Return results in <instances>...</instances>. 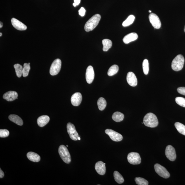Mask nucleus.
<instances>
[{"instance_id":"ea45409f","label":"nucleus","mask_w":185,"mask_h":185,"mask_svg":"<svg viewBox=\"0 0 185 185\" xmlns=\"http://www.w3.org/2000/svg\"><path fill=\"white\" fill-rule=\"evenodd\" d=\"M2 36V33L1 32L0 33V36Z\"/></svg>"},{"instance_id":"393cba45","label":"nucleus","mask_w":185,"mask_h":185,"mask_svg":"<svg viewBox=\"0 0 185 185\" xmlns=\"http://www.w3.org/2000/svg\"><path fill=\"white\" fill-rule=\"evenodd\" d=\"M119 70V67L117 65L114 64L111 66L109 69L108 71V75L109 76H112L115 75Z\"/></svg>"},{"instance_id":"20e7f679","label":"nucleus","mask_w":185,"mask_h":185,"mask_svg":"<svg viewBox=\"0 0 185 185\" xmlns=\"http://www.w3.org/2000/svg\"><path fill=\"white\" fill-rule=\"evenodd\" d=\"M58 152L61 158L66 164H69L71 162V157L67 148L64 145L59 147Z\"/></svg>"},{"instance_id":"ddd939ff","label":"nucleus","mask_w":185,"mask_h":185,"mask_svg":"<svg viewBox=\"0 0 185 185\" xmlns=\"http://www.w3.org/2000/svg\"><path fill=\"white\" fill-rule=\"evenodd\" d=\"M82 95L80 92H75L72 96L71 97V101L72 104L74 106H79L82 101Z\"/></svg>"},{"instance_id":"2eb2a0df","label":"nucleus","mask_w":185,"mask_h":185,"mask_svg":"<svg viewBox=\"0 0 185 185\" xmlns=\"http://www.w3.org/2000/svg\"><path fill=\"white\" fill-rule=\"evenodd\" d=\"M127 83L131 86L134 87L137 85L138 81L136 75L132 72L127 73Z\"/></svg>"},{"instance_id":"6e6552de","label":"nucleus","mask_w":185,"mask_h":185,"mask_svg":"<svg viewBox=\"0 0 185 185\" xmlns=\"http://www.w3.org/2000/svg\"><path fill=\"white\" fill-rule=\"evenodd\" d=\"M66 127L70 138L74 140H78L79 134L76 130L75 125L73 123H69L67 124Z\"/></svg>"},{"instance_id":"a211bd4d","label":"nucleus","mask_w":185,"mask_h":185,"mask_svg":"<svg viewBox=\"0 0 185 185\" xmlns=\"http://www.w3.org/2000/svg\"><path fill=\"white\" fill-rule=\"evenodd\" d=\"M138 35L136 33H131L127 34L124 37L123 41L125 44H127L131 42L135 41L137 39Z\"/></svg>"},{"instance_id":"c9c22d12","label":"nucleus","mask_w":185,"mask_h":185,"mask_svg":"<svg viewBox=\"0 0 185 185\" xmlns=\"http://www.w3.org/2000/svg\"><path fill=\"white\" fill-rule=\"evenodd\" d=\"M86 10H85L84 8L82 7L79 9V15L81 16H84L85 15V13H86Z\"/></svg>"},{"instance_id":"9d476101","label":"nucleus","mask_w":185,"mask_h":185,"mask_svg":"<svg viewBox=\"0 0 185 185\" xmlns=\"http://www.w3.org/2000/svg\"><path fill=\"white\" fill-rule=\"evenodd\" d=\"M149 19L151 25L155 29L160 28L161 26V23L160 18L156 14L153 13L150 14L149 16Z\"/></svg>"},{"instance_id":"58836bf2","label":"nucleus","mask_w":185,"mask_h":185,"mask_svg":"<svg viewBox=\"0 0 185 185\" xmlns=\"http://www.w3.org/2000/svg\"><path fill=\"white\" fill-rule=\"evenodd\" d=\"M3 26V23L1 22V23H0V28H1Z\"/></svg>"},{"instance_id":"f3484780","label":"nucleus","mask_w":185,"mask_h":185,"mask_svg":"<svg viewBox=\"0 0 185 185\" xmlns=\"http://www.w3.org/2000/svg\"><path fill=\"white\" fill-rule=\"evenodd\" d=\"M17 92L14 91H10L5 92L3 95V99L8 101H12L18 99Z\"/></svg>"},{"instance_id":"6ab92c4d","label":"nucleus","mask_w":185,"mask_h":185,"mask_svg":"<svg viewBox=\"0 0 185 185\" xmlns=\"http://www.w3.org/2000/svg\"><path fill=\"white\" fill-rule=\"evenodd\" d=\"M50 118L47 115H43L40 116L37 120V123L40 127H43L49 123Z\"/></svg>"},{"instance_id":"7ed1b4c3","label":"nucleus","mask_w":185,"mask_h":185,"mask_svg":"<svg viewBox=\"0 0 185 185\" xmlns=\"http://www.w3.org/2000/svg\"><path fill=\"white\" fill-rule=\"evenodd\" d=\"M184 58L182 55H177L172 61V69L174 71H178L182 69L184 67Z\"/></svg>"},{"instance_id":"b1692460","label":"nucleus","mask_w":185,"mask_h":185,"mask_svg":"<svg viewBox=\"0 0 185 185\" xmlns=\"http://www.w3.org/2000/svg\"><path fill=\"white\" fill-rule=\"evenodd\" d=\"M107 102L104 98L100 97L97 101V105L99 110H103L106 106Z\"/></svg>"},{"instance_id":"4be33fe9","label":"nucleus","mask_w":185,"mask_h":185,"mask_svg":"<svg viewBox=\"0 0 185 185\" xmlns=\"http://www.w3.org/2000/svg\"><path fill=\"white\" fill-rule=\"evenodd\" d=\"M102 42L103 46V51H108L112 47V42L110 40L105 39L102 40Z\"/></svg>"},{"instance_id":"37998d69","label":"nucleus","mask_w":185,"mask_h":185,"mask_svg":"<svg viewBox=\"0 0 185 185\" xmlns=\"http://www.w3.org/2000/svg\"><path fill=\"white\" fill-rule=\"evenodd\" d=\"M184 32H185V27L184 28Z\"/></svg>"},{"instance_id":"412c9836","label":"nucleus","mask_w":185,"mask_h":185,"mask_svg":"<svg viewBox=\"0 0 185 185\" xmlns=\"http://www.w3.org/2000/svg\"><path fill=\"white\" fill-rule=\"evenodd\" d=\"M27 157L29 160L33 162H38L40 160V157L39 155L33 152L28 153L27 154Z\"/></svg>"},{"instance_id":"f03ea898","label":"nucleus","mask_w":185,"mask_h":185,"mask_svg":"<svg viewBox=\"0 0 185 185\" xmlns=\"http://www.w3.org/2000/svg\"><path fill=\"white\" fill-rule=\"evenodd\" d=\"M143 123L146 126L155 127L158 125V121L157 116L152 113H149L144 116Z\"/></svg>"},{"instance_id":"4c0bfd02","label":"nucleus","mask_w":185,"mask_h":185,"mask_svg":"<svg viewBox=\"0 0 185 185\" xmlns=\"http://www.w3.org/2000/svg\"><path fill=\"white\" fill-rule=\"evenodd\" d=\"M0 170V178H2L4 176V173L1 169Z\"/></svg>"},{"instance_id":"bb28decb","label":"nucleus","mask_w":185,"mask_h":185,"mask_svg":"<svg viewBox=\"0 0 185 185\" xmlns=\"http://www.w3.org/2000/svg\"><path fill=\"white\" fill-rule=\"evenodd\" d=\"M175 128L180 134L185 136V126L180 123L177 122L175 124Z\"/></svg>"},{"instance_id":"a878e982","label":"nucleus","mask_w":185,"mask_h":185,"mask_svg":"<svg viewBox=\"0 0 185 185\" xmlns=\"http://www.w3.org/2000/svg\"><path fill=\"white\" fill-rule=\"evenodd\" d=\"M135 16L133 15L129 16L123 23V25L124 27L129 26L132 24L134 21Z\"/></svg>"},{"instance_id":"7c9ffc66","label":"nucleus","mask_w":185,"mask_h":185,"mask_svg":"<svg viewBox=\"0 0 185 185\" xmlns=\"http://www.w3.org/2000/svg\"><path fill=\"white\" fill-rule=\"evenodd\" d=\"M137 184L138 185H148L149 182L148 181L144 178L140 177H136L135 179Z\"/></svg>"},{"instance_id":"f704fd0d","label":"nucleus","mask_w":185,"mask_h":185,"mask_svg":"<svg viewBox=\"0 0 185 185\" xmlns=\"http://www.w3.org/2000/svg\"><path fill=\"white\" fill-rule=\"evenodd\" d=\"M177 91L179 93L185 96V87H179L177 89Z\"/></svg>"},{"instance_id":"4468645a","label":"nucleus","mask_w":185,"mask_h":185,"mask_svg":"<svg viewBox=\"0 0 185 185\" xmlns=\"http://www.w3.org/2000/svg\"><path fill=\"white\" fill-rule=\"evenodd\" d=\"M12 25L15 28L20 31L25 30L27 29V26L16 18H12L11 20Z\"/></svg>"},{"instance_id":"39448f33","label":"nucleus","mask_w":185,"mask_h":185,"mask_svg":"<svg viewBox=\"0 0 185 185\" xmlns=\"http://www.w3.org/2000/svg\"><path fill=\"white\" fill-rule=\"evenodd\" d=\"M62 61L60 59H56L53 61L51 65L50 69V73L51 75H57L60 71Z\"/></svg>"},{"instance_id":"2f4dec72","label":"nucleus","mask_w":185,"mask_h":185,"mask_svg":"<svg viewBox=\"0 0 185 185\" xmlns=\"http://www.w3.org/2000/svg\"><path fill=\"white\" fill-rule=\"evenodd\" d=\"M143 69L144 73L145 75H147L149 72V63L148 60L145 59L143 62Z\"/></svg>"},{"instance_id":"dca6fc26","label":"nucleus","mask_w":185,"mask_h":185,"mask_svg":"<svg viewBox=\"0 0 185 185\" xmlns=\"http://www.w3.org/2000/svg\"><path fill=\"white\" fill-rule=\"evenodd\" d=\"M95 169L98 173L100 175H103L106 173V166L104 163L102 162L99 161L96 163Z\"/></svg>"},{"instance_id":"f8f14e48","label":"nucleus","mask_w":185,"mask_h":185,"mask_svg":"<svg viewBox=\"0 0 185 185\" xmlns=\"http://www.w3.org/2000/svg\"><path fill=\"white\" fill-rule=\"evenodd\" d=\"M95 73L93 67L91 66H88L87 68L86 73V79L87 82L88 84H91L93 81Z\"/></svg>"},{"instance_id":"f257e3e1","label":"nucleus","mask_w":185,"mask_h":185,"mask_svg":"<svg viewBox=\"0 0 185 185\" xmlns=\"http://www.w3.org/2000/svg\"><path fill=\"white\" fill-rule=\"evenodd\" d=\"M101 19V16L99 14H96L92 16L85 24V31L88 32L93 30L97 26Z\"/></svg>"},{"instance_id":"9b49d317","label":"nucleus","mask_w":185,"mask_h":185,"mask_svg":"<svg viewBox=\"0 0 185 185\" xmlns=\"http://www.w3.org/2000/svg\"><path fill=\"white\" fill-rule=\"evenodd\" d=\"M165 153L166 157L171 161H174L176 158L175 148L171 145H169L166 147Z\"/></svg>"},{"instance_id":"e433bc0d","label":"nucleus","mask_w":185,"mask_h":185,"mask_svg":"<svg viewBox=\"0 0 185 185\" xmlns=\"http://www.w3.org/2000/svg\"><path fill=\"white\" fill-rule=\"evenodd\" d=\"M74 3H73V5L74 7H75L80 3L81 0H74Z\"/></svg>"},{"instance_id":"79ce46f5","label":"nucleus","mask_w":185,"mask_h":185,"mask_svg":"<svg viewBox=\"0 0 185 185\" xmlns=\"http://www.w3.org/2000/svg\"><path fill=\"white\" fill-rule=\"evenodd\" d=\"M149 13H151V10H149Z\"/></svg>"},{"instance_id":"0eeeda50","label":"nucleus","mask_w":185,"mask_h":185,"mask_svg":"<svg viewBox=\"0 0 185 185\" xmlns=\"http://www.w3.org/2000/svg\"><path fill=\"white\" fill-rule=\"evenodd\" d=\"M127 159L130 163L134 165L139 164L141 162V158L137 153L131 152L129 153L127 155Z\"/></svg>"},{"instance_id":"c756f323","label":"nucleus","mask_w":185,"mask_h":185,"mask_svg":"<svg viewBox=\"0 0 185 185\" xmlns=\"http://www.w3.org/2000/svg\"><path fill=\"white\" fill-rule=\"evenodd\" d=\"M30 69V65L27 63L24 64L23 70V77H27L28 75Z\"/></svg>"},{"instance_id":"c03bdc74","label":"nucleus","mask_w":185,"mask_h":185,"mask_svg":"<svg viewBox=\"0 0 185 185\" xmlns=\"http://www.w3.org/2000/svg\"><path fill=\"white\" fill-rule=\"evenodd\" d=\"M28 64H29V65H30V63H29Z\"/></svg>"},{"instance_id":"aec40b11","label":"nucleus","mask_w":185,"mask_h":185,"mask_svg":"<svg viewBox=\"0 0 185 185\" xmlns=\"http://www.w3.org/2000/svg\"><path fill=\"white\" fill-rule=\"evenodd\" d=\"M9 119L11 121L18 125L21 126L23 125V121L21 118L16 114H11L9 116Z\"/></svg>"},{"instance_id":"72a5a7b5","label":"nucleus","mask_w":185,"mask_h":185,"mask_svg":"<svg viewBox=\"0 0 185 185\" xmlns=\"http://www.w3.org/2000/svg\"><path fill=\"white\" fill-rule=\"evenodd\" d=\"M9 135V132L8 130L6 129L0 130V137L6 138L8 137Z\"/></svg>"},{"instance_id":"cd10ccee","label":"nucleus","mask_w":185,"mask_h":185,"mask_svg":"<svg viewBox=\"0 0 185 185\" xmlns=\"http://www.w3.org/2000/svg\"><path fill=\"white\" fill-rule=\"evenodd\" d=\"M114 180L119 184H121L124 181L122 175L117 171H115L114 173Z\"/></svg>"},{"instance_id":"1a4fd4ad","label":"nucleus","mask_w":185,"mask_h":185,"mask_svg":"<svg viewBox=\"0 0 185 185\" xmlns=\"http://www.w3.org/2000/svg\"><path fill=\"white\" fill-rule=\"evenodd\" d=\"M105 132L114 141L119 142L123 140V136L121 134L112 130L107 129L105 130Z\"/></svg>"},{"instance_id":"5701e85b","label":"nucleus","mask_w":185,"mask_h":185,"mask_svg":"<svg viewBox=\"0 0 185 185\" xmlns=\"http://www.w3.org/2000/svg\"><path fill=\"white\" fill-rule=\"evenodd\" d=\"M124 118V115L119 112H114L112 116V119L116 122H119L123 121Z\"/></svg>"},{"instance_id":"a18cd8bd","label":"nucleus","mask_w":185,"mask_h":185,"mask_svg":"<svg viewBox=\"0 0 185 185\" xmlns=\"http://www.w3.org/2000/svg\"><path fill=\"white\" fill-rule=\"evenodd\" d=\"M66 147H68V145H66Z\"/></svg>"},{"instance_id":"473e14b6","label":"nucleus","mask_w":185,"mask_h":185,"mask_svg":"<svg viewBox=\"0 0 185 185\" xmlns=\"http://www.w3.org/2000/svg\"><path fill=\"white\" fill-rule=\"evenodd\" d=\"M175 101L177 104L180 106L185 107V99L182 97H177Z\"/></svg>"},{"instance_id":"a19ab883","label":"nucleus","mask_w":185,"mask_h":185,"mask_svg":"<svg viewBox=\"0 0 185 185\" xmlns=\"http://www.w3.org/2000/svg\"><path fill=\"white\" fill-rule=\"evenodd\" d=\"M78 140H81L80 138V137H79L78 138Z\"/></svg>"},{"instance_id":"c85d7f7f","label":"nucleus","mask_w":185,"mask_h":185,"mask_svg":"<svg viewBox=\"0 0 185 185\" xmlns=\"http://www.w3.org/2000/svg\"><path fill=\"white\" fill-rule=\"evenodd\" d=\"M14 67L15 69L16 76L18 77H21L23 75V66L19 64H16L14 65Z\"/></svg>"},{"instance_id":"423d86ee","label":"nucleus","mask_w":185,"mask_h":185,"mask_svg":"<svg viewBox=\"0 0 185 185\" xmlns=\"http://www.w3.org/2000/svg\"><path fill=\"white\" fill-rule=\"evenodd\" d=\"M154 169L155 171L160 176L165 179L169 178L170 177V173L167 170L160 164H155Z\"/></svg>"}]
</instances>
